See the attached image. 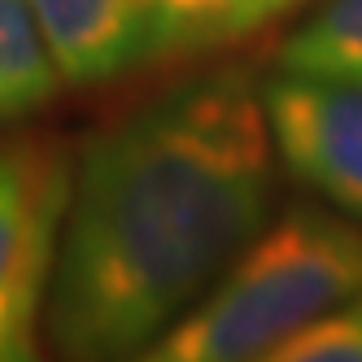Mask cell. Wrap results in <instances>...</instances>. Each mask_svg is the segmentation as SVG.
Returning <instances> with one entry per match:
<instances>
[{
  "mask_svg": "<svg viewBox=\"0 0 362 362\" xmlns=\"http://www.w3.org/2000/svg\"><path fill=\"white\" fill-rule=\"evenodd\" d=\"M279 70L362 79V0H323L279 44Z\"/></svg>",
  "mask_w": 362,
  "mask_h": 362,
  "instance_id": "cell-7",
  "label": "cell"
},
{
  "mask_svg": "<svg viewBox=\"0 0 362 362\" xmlns=\"http://www.w3.org/2000/svg\"><path fill=\"white\" fill-rule=\"evenodd\" d=\"M62 70L40 31L31 0H0V122L44 110L62 88Z\"/></svg>",
  "mask_w": 362,
  "mask_h": 362,
  "instance_id": "cell-6",
  "label": "cell"
},
{
  "mask_svg": "<svg viewBox=\"0 0 362 362\" xmlns=\"http://www.w3.org/2000/svg\"><path fill=\"white\" fill-rule=\"evenodd\" d=\"M301 0H253V31L262 27V22H271V18H279V13H288V9H297Z\"/></svg>",
  "mask_w": 362,
  "mask_h": 362,
  "instance_id": "cell-10",
  "label": "cell"
},
{
  "mask_svg": "<svg viewBox=\"0 0 362 362\" xmlns=\"http://www.w3.org/2000/svg\"><path fill=\"white\" fill-rule=\"evenodd\" d=\"M62 79L96 88L162 62L158 0H31Z\"/></svg>",
  "mask_w": 362,
  "mask_h": 362,
  "instance_id": "cell-5",
  "label": "cell"
},
{
  "mask_svg": "<svg viewBox=\"0 0 362 362\" xmlns=\"http://www.w3.org/2000/svg\"><path fill=\"white\" fill-rule=\"evenodd\" d=\"M362 297V223L293 205L127 362H257Z\"/></svg>",
  "mask_w": 362,
  "mask_h": 362,
  "instance_id": "cell-2",
  "label": "cell"
},
{
  "mask_svg": "<svg viewBox=\"0 0 362 362\" xmlns=\"http://www.w3.org/2000/svg\"><path fill=\"white\" fill-rule=\"evenodd\" d=\"M275 144L249 70L184 79L96 132L70 170L48 288L62 362H127L262 236Z\"/></svg>",
  "mask_w": 362,
  "mask_h": 362,
  "instance_id": "cell-1",
  "label": "cell"
},
{
  "mask_svg": "<svg viewBox=\"0 0 362 362\" xmlns=\"http://www.w3.org/2000/svg\"><path fill=\"white\" fill-rule=\"evenodd\" d=\"M257 362H362V297L301 327Z\"/></svg>",
  "mask_w": 362,
  "mask_h": 362,
  "instance_id": "cell-9",
  "label": "cell"
},
{
  "mask_svg": "<svg viewBox=\"0 0 362 362\" xmlns=\"http://www.w3.org/2000/svg\"><path fill=\"white\" fill-rule=\"evenodd\" d=\"M262 110L288 179L362 223V79L279 70L262 83Z\"/></svg>",
  "mask_w": 362,
  "mask_h": 362,
  "instance_id": "cell-4",
  "label": "cell"
},
{
  "mask_svg": "<svg viewBox=\"0 0 362 362\" xmlns=\"http://www.w3.org/2000/svg\"><path fill=\"white\" fill-rule=\"evenodd\" d=\"M162 57H188L201 48L253 31V0H158Z\"/></svg>",
  "mask_w": 362,
  "mask_h": 362,
  "instance_id": "cell-8",
  "label": "cell"
},
{
  "mask_svg": "<svg viewBox=\"0 0 362 362\" xmlns=\"http://www.w3.org/2000/svg\"><path fill=\"white\" fill-rule=\"evenodd\" d=\"M70 162L48 144H0V362H44L40 315L57 267Z\"/></svg>",
  "mask_w": 362,
  "mask_h": 362,
  "instance_id": "cell-3",
  "label": "cell"
}]
</instances>
